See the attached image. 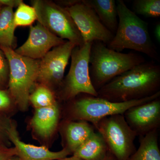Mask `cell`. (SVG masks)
Masks as SVG:
<instances>
[{
    "instance_id": "cell-4",
    "label": "cell",
    "mask_w": 160,
    "mask_h": 160,
    "mask_svg": "<svg viewBox=\"0 0 160 160\" xmlns=\"http://www.w3.org/2000/svg\"><path fill=\"white\" fill-rule=\"evenodd\" d=\"M9 64L8 91L22 111L28 109L32 86L37 81L40 60L18 54L12 48L1 47Z\"/></svg>"
},
{
    "instance_id": "cell-16",
    "label": "cell",
    "mask_w": 160,
    "mask_h": 160,
    "mask_svg": "<svg viewBox=\"0 0 160 160\" xmlns=\"http://www.w3.org/2000/svg\"><path fill=\"white\" fill-rule=\"evenodd\" d=\"M82 1L94 10L102 24L114 35L118 22L116 2L115 0Z\"/></svg>"
},
{
    "instance_id": "cell-25",
    "label": "cell",
    "mask_w": 160,
    "mask_h": 160,
    "mask_svg": "<svg viewBox=\"0 0 160 160\" xmlns=\"http://www.w3.org/2000/svg\"><path fill=\"white\" fill-rule=\"evenodd\" d=\"M11 122V120L5 116V113L0 112V144L6 146V141L9 142L7 136V129Z\"/></svg>"
},
{
    "instance_id": "cell-17",
    "label": "cell",
    "mask_w": 160,
    "mask_h": 160,
    "mask_svg": "<svg viewBox=\"0 0 160 160\" xmlns=\"http://www.w3.org/2000/svg\"><path fill=\"white\" fill-rule=\"evenodd\" d=\"M109 151L102 136L95 132L72 155L83 160H104Z\"/></svg>"
},
{
    "instance_id": "cell-2",
    "label": "cell",
    "mask_w": 160,
    "mask_h": 160,
    "mask_svg": "<svg viewBox=\"0 0 160 160\" xmlns=\"http://www.w3.org/2000/svg\"><path fill=\"white\" fill-rule=\"evenodd\" d=\"M116 4L119 19L118 28L107 47L119 52L132 49L159 62V54L150 37L148 23L128 8L122 0H118Z\"/></svg>"
},
{
    "instance_id": "cell-11",
    "label": "cell",
    "mask_w": 160,
    "mask_h": 160,
    "mask_svg": "<svg viewBox=\"0 0 160 160\" xmlns=\"http://www.w3.org/2000/svg\"><path fill=\"white\" fill-rule=\"evenodd\" d=\"M123 115L126 122L137 136H143L157 130L160 125V98L131 107Z\"/></svg>"
},
{
    "instance_id": "cell-29",
    "label": "cell",
    "mask_w": 160,
    "mask_h": 160,
    "mask_svg": "<svg viewBox=\"0 0 160 160\" xmlns=\"http://www.w3.org/2000/svg\"><path fill=\"white\" fill-rule=\"evenodd\" d=\"M58 160H83L80 158L77 157L75 156L72 155V156L70 157H66L64 158Z\"/></svg>"
},
{
    "instance_id": "cell-3",
    "label": "cell",
    "mask_w": 160,
    "mask_h": 160,
    "mask_svg": "<svg viewBox=\"0 0 160 160\" xmlns=\"http://www.w3.org/2000/svg\"><path fill=\"white\" fill-rule=\"evenodd\" d=\"M142 56L134 52L123 53L108 48L99 41L92 43L89 58V74L98 91L123 72L146 62Z\"/></svg>"
},
{
    "instance_id": "cell-23",
    "label": "cell",
    "mask_w": 160,
    "mask_h": 160,
    "mask_svg": "<svg viewBox=\"0 0 160 160\" xmlns=\"http://www.w3.org/2000/svg\"><path fill=\"white\" fill-rule=\"evenodd\" d=\"M9 74V62L0 48V89H6L8 87Z\"/></svg>"
},
{
    "instance_id": "cell-15",
    "label": "cell",
    "mask_w": 160,
    "mask_h": 160,
    "mask_svg": "<svg viewBox=\"0 0 160 160\" xmlns=\"http://www.w3.org/2000/svg\"><path fill=\"white\" fill-rule=\"evenodd\" d=\"M95 132L92 124L84 121H70L67 122L63 129L65 147L71 154Z\"/></svg>"
},
{
    "instance_id": "cell-21",
    "label": "cell",
    "mask_w": 160,
    "mask_h": 160,
    "mask_svg": "<svg viewBox=\"0 0 160 160\" xmlns=\"http://www.w3.org/2000/svg\"><path fill=\"white\" fill-rule=\"evenodd\" d=\"M132 8V11L137 15L150 18L160 16V0H134Z\"/></svg>"
},
{
    "instance_id": "cell-26",
    "label": "cell",
    "mask_w": 160,
    "mask_h": 160,
    "mask_svg": "<svg viewBox=\"0 0 160 160\" xmlns=\"http://www.w3.org/2000/svg\"><path fill=\"white\" fill-rule=\"evenodd\" d=\"M17 155L16 149L0 144V160H7L12 156Z\"/></svg>"
},
{
    "instance_id": "cell-19",
    "label": "cell",
    "mask_w": 160,
    "mask_h": 160,
    "mask_svg": "<svg viewBox=\"0 0 160 160\" xmlns=\"http://www.w3.org/2000/svg\"><path fill=\"white\" fill-rule=\"evenodd\" d=\"M16 27L13 8L8 6L2 7L0 10V47L12 49Z\"/></svg>"
},
{
    "instance_id": "cell-18",
    "label": "cell",
    "mask_w": 160,
    "mask_h": 160,
    "mask_svg": "<svg viewBox=\"0 0 160 160\" xmlns=\"http://www.w3.org/2000/svg\"><path fill=\"white\" fill-rule=\"evenodd\" d=\"M158 130L140 137L138 149L128 160H160Z\"/></svg>"
},
{
    "instance_id": "cell-1",
    "label": "cell",
    "mask_w": 160,
    "mask_h": 160,
    "mask_svg": "<svg viewBox=\"0 0 160 160\" xmlns=\"http://www.w3.org/2000/svg\"><path fill=\"white\" fill-rule=\"evenodd\" d=\"M160 66L145 62L112 79L97 91L98 97L112 102L141 99L160 90Z\"/></svg>"
},
{
    "instance_id": "cell-31",
    "label": "cell",
    "mask_w": 160,
    "mask_h": 160,
    "mask_svg": "<svg viewBox=\"0 0 160 160\" xmlns=\"http://www.w3.org/2000/svg\"><path fill=\"white\" fill-rule=\"evenodd\" d=\"M7 160H22L18 155H15L9 158Z\"/></svg>"
},
{
    "instance_id": "cell-7",
    "label": "cell",
    "mask_w": 160,
    "mask_h": 160,
    "mask_svg": "<svg viewBox=\"0 0 160 160\" xmlns=\"http://www.w3.org/2000/svg\"><path fill=\"white\" fill-rule=\"evenodd\" d=\"M38 22L49 31L76 46L84 44L83 38L66 8L53 2L44 0L31 1Z\"/></svg>"
},
{
    "instance_id": "cell-28",
    "label": "cell",
    "mask_w": 160,
    "mask_h": 160,
    "mask_svg": "<svg viewBox=\"0 0 160 160\" xmlns=\"http://www.w3.org/2000/svg\"><path fill=\"white\" fill-rule=\"evenodd\" d=\"M154 36L159 43L160 42V23H158L156 25L154 29Z\"/></svg>"
},
{
    "instance_id": "cell-30",
    "label": "cell",
    "mask_w": 160,
    "mask_h": 160,
    "mask_svg": "<svg viewBox=\"0 0 160 160\" xmlns=\"http://www.w3.org/2000/svg\"><path fill=\"white\" fill-rule=\"evenodd\" d=\"M104 160H117L116 158L114 157V156L109 151L108 154L106 156V158H105V159Z\"/></svg>"
},
{
    "instance_id": "cell-24",
    "label": "cell",
    "mask_w": 160,
    "mask_h": 160,
    "mask_svg": "<svg viewBox=\"0 0 160 160\" xmlns=\"http://www.w3.org/2000/svg\"><path fill=\"white\" fill-rule=\"evenodd\" d=\"M15 104L9 91L0 89V112L5 113L10 111Z\"/></svg>"
},
{
    "instance_id": "cell-22",
    "label": "cell",
    "mask_w": 160,
    "mask_h": 160,
    "mask_svg": "<svg viewBox=\"0 0 160 160\" xmlns=\"http://www.w3.org/2000/svg\"><path fill=\"white\" fill-rule=\"evenodd\" d=\"M36 20H37V17L34 8L23 2L20 3L14 12V23L17 27L30 26Z\"/></svg>"
},
{
    "instance_id": "cell-9",
    "label": "cell",
    "mask_w": 160,
    "mask_h": 160,
    "mask_svg": "<svg viewBox=\"0 0 160 160\" xmlns=\"http://www.w3.org/2000/svg\"><path fill=\"white\" fill-rule=\"evenodd\" d=\"M66 9L77 27L84 43L99 41L107 46L113 38L114 34L102 24L94 10L82 1Z\"/></svg>"
},
{
    "instance_id": "cell-13",
    "label": "cell",
    "mask_w": 160,
    "mask_h": 160,
    "mask_svg": "<svg viewBox=\"0 0 160 160\" xmlns=\"http://www.w3.org/2000/svg\"><path fill=\"white\" fill-rule=\"evenodd\" d=\"M7 136L16 149L17 155L22 160H58L71 154L66 148L59 151H50L44 146L27 144L20 139L15 123L11 121L7 129Z\"/></svg>"
},
{
    "instance_id": "cell-10",
    "label": "cell",
    "mask_w": 160,
    "mask_h": 160,
    "mask_svg": "<svg viewBox=\"0 0 160 160\" xmlns=\"http://www.w3.org/2000/svg\"><path fill=\"white\" fill-rule=\"evenodd\" d=\"M76 46L67 41L49 51L40 60L37 81L48 87L61 86L72 52Z\"/></svg>"
},
{
    "instance_id": "cell-14",
    "label": "cell",
    "mask_w": 160,
    "mask_h": 160,
    "mask_svg": "<svg viewBox=\"0 0 160 160\" xmlns=\"http://www.w3.org/2000/svg\"><path fill=\"white\" fill-rule=\"evenodd\" d=\"M59 116V108L57 103L49 107L35 109L31 121L32 128L40 137L49 138L57 128Z\"/></svg>"
},
{
    "instance_id": "cell-20",
    "label": "cell",
    "mask_w": 160,
    "mask_h": 160,
    "mask_svg": "<svg viewBox=\"0 0 160 160\" xmlns=\"http://www.w3.org/2000/svg\"><path fill=\"white\" fill-rule=\"evenodd\" d=\"M29 102L35 109L49 107L57 103L53 92L49 87L42 84L30 94Z\"/></svg>"
},
{
    "instance_id": "cell-8",
    "label": "cell",
    "mask_w": 160,
    "mask_h": 160,
    "mask_svg": "<svg viewBox=\"0 0 160 160\" xmlns=\"http://www.w3.org/2000/svg\"><path fill=\"white\" fill-rule=\"evenodd\" d=\"M106 142L109 151L117 160H128L136 151V133L126 122L123 114L110 116L94 127Z\"/></svg>"
},
{
    "instance_id": "cell-6",
    "label": "cell",
    "mask_w": 160,
    "mask_h": 160,
    "mask_svg": "<svg viewBox=\"0 0 160 160\" xmlns=\"http://www.w3.org/2000/svg\"><path fill=\"white\" fill-rule=\"evenodd\" d=\"M92 43L76 46L72 52L70 69L61 85V97L63 100L70 101L81 94L98 97L97 91L92 84L89 74Z\"/></svg>"
},
{
    "instance_id": "cell-12",
    "label": "cell",
    "mask_w": 160,
    "mask_h": 160,
    "mask_svg": "<svg viewBox=\"0 0 160 160\" xmlns=\"http://www.w3.org/2000/svg\"><path fill=\"white\" fill-rule=\"evenodd\" d=\"M66 41L52 33L38 22L35 26H30L26 42L14 51L22 56L41 59L52 49Z\"/></svg>"
},
{
    "instance_id": "cell-32",
    "label": "cell",
    "mask_w": 160,
    "mask_h": 160,
    "mask_svg": "<svg viewBox=\"0 0 160 160\" xmlns=\"http://www.w3.org/2000/svg\"><path fill=\"white\" fill-rule=\"evenodd\" d=\"M2 5H1V3H0V10H1V9H2Z\"/></svg>"
},
{
    "instance_id": "cell-5",
    "label": "cell",
    "mask_w": 160,
    "mask_h": 160,
    "mask_svg": "<svg viewBox=\"0 0 160 160\" xmlns=\"http://www.w3.org/2000/svg\"><path fill=\"white\" fill-rule=\"evenodd\" d=\"M82 96L71 100L68 108V114L71 119L84 121L94 127L104 118L124 112L133 106L148 102L160 98V91L153 95L123 102H112L90 95L83 94Z\"/></svg>"
},
{
    "instance_id": "cell-27",
    "label": "cell",
    "mask_w": 160,
    "mask_h": 160,
    "mask_svg": "<svg viewBox=\"0 0 160 160\" xmlns=\"http://www.w3.org/2000/svg\"><path fill=\"white\" fill-rule=\"evenodd\" d=\"M22 0H0V3L2 6H8L13 8L17 7L20 3L22 2Z\"/></svg>"
}]
</instances>
